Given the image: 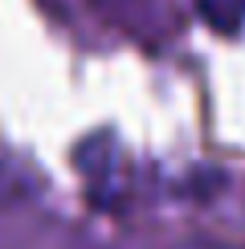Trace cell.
<instances>
[{"mask_svg": "<svg viewBox=\"0 0 245 249\" xmlns=\"http://www.w3.org/2000/svg\"><path fill=\"white\" fill-rule=\"evenodd\" d=\"M192 4L204 17V25L217 33H237L245 25V0H192Z\"/></svg>", "mask_w": 245, "mask_h": 249, "instance_id": "obj_1", "label": "cell"}]
</instances>
